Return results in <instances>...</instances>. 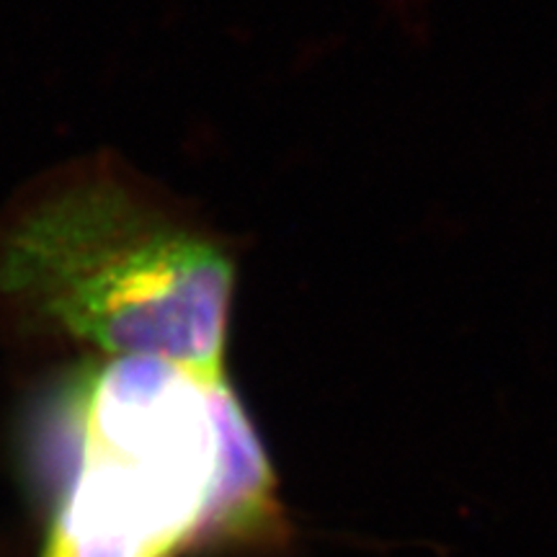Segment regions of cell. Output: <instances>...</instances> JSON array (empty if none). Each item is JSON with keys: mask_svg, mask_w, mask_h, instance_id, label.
I'll return each instance as SVG.
<instances>
[{"mask_svg": "<svg viewBox=\"0 0 557 557\" xmlns=\"http://www.w3.org/2000/svg\"><path fill=\"white\" fill-rule=\"evenodd\" d=\"M73 459L39 557H176L271 508L269 468L225 374L109 359L78 387Z\"/></svg>", "mask_w": 557, "mask_h": 557, "instance_id": "2", "label": "cell"}, {"mask_svg": "<svg viewBox=\"0 0 557 557\" xmlns=\"http://www.w3.org/2000/svg\"><path fill=\"white\" fill-rule=\"evenodd\" d=\"M238 248L114 150L39 171L0 207V336L225 374Z\"/></svg>", "mask_w": 557, "mask_h": 557, "instance_id": "1", "label": "cell"}]
</instances>
